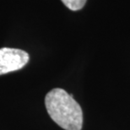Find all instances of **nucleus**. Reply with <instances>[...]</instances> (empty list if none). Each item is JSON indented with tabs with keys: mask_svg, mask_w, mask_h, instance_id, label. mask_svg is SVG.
I'll list each match as a JSON object with an SVG mask.
<instances>
[{
	"mask_svg": "<svg viewBox=\"0 0 130 130\" xmlns=\"http://www.w3.org/2000/svg\"><path fill=\"white\" fill-rule=\"evenodd\" d=\"M45 106L51 118L65 130H81L83 111L73 95L55 88L45 96Z\"/></svg>",
	"mask_w": 130,
	"mask_h": 130,
	"instance_id": "nucleus-1",
	"label": "nucleus"
},
{
	"mask_svg": "<svg viewBox=\"0 0 130 130\" xmlns=\"http://www.w3.org/2000/svg\"><path fill=\"white\" fill-rule=\"evenodd\" d=\"M30 59L26 52L17 48L0 49V75L21 69Z\"/></svg>",
	"mask_w": 130,
	"mask_h": 130,
	"instance_id": "nucleus-2",
	"label": "nucleus"
},
{
	"mask_svg": "<svg viewBox=\"0 0 130 130\" xmlns=\"http://www.w3.org/2000/svg\"><path fill=\"white\" fill-rule=\"evenodd\" d=\"M68 9L76 11L81 9L85 6L86 0H61Z\"/></svg>",
	"mask_w": 130,
	"mask_h": 130,
	"instance_id": "nucleus-3",
	"label": "nucleus"
}]
</instances>
